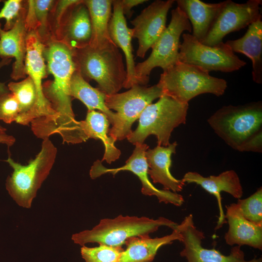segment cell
I'll list each match as a JSON object with an SVG mask.
<instances>
[{
    "label": "cell",
    "mask_w": 262,
    "mask_h": 262,
    "mask_svg": "<svg viewBox=\"0 0 262 262\" xmlns=\"http://www.w3.org/2000/svg\"><path fill=\"white\" fill-rule=\"evenodd\" d=\"M44 54L47 71L53 76V80L43 84V91L57 117L40 138L43 140L58 134L67 144L85 142L80 121L75 118L70 93L71 79L77 69L73 50L61 41L52 39L45 46Z\"/></svg>",
    "instance_id": "obj_1"
},
{
    "label": "cell",
    "mask_w": 262,
    "mask_h": 262,
    "mask_svg": "<svg viewBox=\"0 0 262 262\" xmlns=\"http://www.w3.org/2000/svg\"><path fill=\"white\" fill-rule=\"evenodd\" d=\"M78 70L86 81L94 80L98 89L106 95L118 93L126 79L123 56L115 44L102 48L87 46L74 50Z\"/></svg>",
    "instance_id": "obj_2"
},
{
    "label": "cell",
    "mask_w": 262,
    "mask_h": 262,
    "mask_svg": "<svg viewBox=\"0 0 262 262\" xmlns=\"http://www.w3.org/2000/svg\"><path fill=\"white\" fill-rule=\"evenodd\" d=\"M57 154V147L48 138L43 140L39 152L27 164L17 163L10 157L4 160L13 170L6 179V189L18 205L31 208L38 190L49 174Z\"/></svg>",
    "instance_id": "obj_3"
},
{
    "label": "cell",
    "mask_w": 262,
    "mask_h": 262,
    "mask_svg": "<svg viewBox=\"0 0 262 262\" xmlns=\"http://www.w3.org/2000/svg\"><path fill=\"white\" fill-rule=\"evenodd\" d=\"M178 224L164 217L156 219L147 217L123 216L101 219L91 229L73 234L72 240L82 246L97 243L113 246H122L131 237L149 235L162 226L174 230Z\"/></svg>",
    "instance_id": "obj_4"
},
{
    "label": "cell",
    "mask_w": 262,
    "mask_h": 262,
    "mask_svg": "<svg viewBox=\"0 0 262 262\" xmlns=\"http://www.w3.org/2000/svg\"><path fill=\"white\" fill-rule=\"evenodd\" d=\"M188 109V104L180 103L164 94L157 102L144 109L138 118L137 128L127 139L135 146L144 144L148 136L154 135L158 145L167 146L174 129L185 124Z\"/></svg>",
    "instance_id": "obj_5"
},
{
    "label": "cell",
    "mask_w": 262,
    "mask_h": 262,
    "mask_svg": "<svg viewBox=\"0 0 262 262\" xmlns=\"http://www.w3.org/2000/svg\"><path fill=\"white\" fill-rule=\"evenodd\" d=\"M164 95L184 104L201 94L223 95L226 80L211 76L200 67L180 62L163 71L158 83Z\"/></svg>",
    "instance_id": "obj_6"
},
{
    "label": "cell",
    "mask_w": 262,
    "mask_h": 262,
    "mask_svg": "<svg viewBox=\"0 0 262 262\" xmlns=\"http://www.w3.org/2000/svg\"><path fill=\"white\" fill-rule=\"evenodd\" d=\"M207 121L217 136L238 151L248 138L262 130V103L224 106Z\"/></svg>",
    "instance_id": "obj_7"
},
{
    "label": "cell",
    "mask_w": 262,
    "mask_h": 262,
    "mask_svg": "<svg viewBox=\"0 0 262 262\" xmlns=\"http://www.w3.org/2000/svg\"><path fill=\"white\" fill-rule=\"evenodd\" d=\"M184 31L191 33L192 26L184 13L177 7L171 11L170 22L152 47L149 56L135 65V75L138 84H147L149 75L154 68L160 67L164 71L179 62L180 38Z\"/></svg>",
    "instance_id": "obj_8"
},
{
    "label": "cell",
    "mask_w": 262,
    "mask_h": 262,
    "mask_svg": "<svg viewBox=\"0 0 262 262\" xmlns=\"http://www.w3.org/2000/svg\"><path fill=\"white\" fill-rule=\"evenodd\" d=\"M163 95L162 88L157 83L149 87L135 84L125 92L106 95V106L115 111L118 117L117 122L109 130V136L115 142L127 138L132 132L133 123L144 109Z\"/></svg>",
    "instance_id": "obj_9"
},
{
    "label": "cell",
    "mask_w": 262,
    "mask_h": 262,
    "mask_svg": "<svg viewBox=\"0 0 262 262\" xmlns=\"http://www.w3.org/2000/svg\"><path fill=\"white\" fill-rule=\"evenodd\" d=\"M178 61L195 66L208 72L219 71L231 72L244 66L246 62L241 60L223 42L215 46L202 44L192 34L182 35Z\"/></svg>",
    "instance_id": "obj_10"
},
{
    "label": "cell",
    "mask_w": 262,
    "mask_h": 262,
    "mask_svg": "<svg viewBox=\"0 0 262 262\" xmlns=\"http://www.w3.org/2000/svg\"><path fill=\"white\" fill-rule=\"evenodd\" d=\"M135 146L131 155L126 161L125 164L121 167L108 168L102 165L101 161H95L90 170L91 178L95 179L105 174H111L115 176L120 171H129L136 175L140 180L143 194L156 196L160 202L170 203L177 206L182 205L184 199L181 195L170 191L159 189L149 180L147 173L148 167L145 156L148 146L144 143Z\"/></svg>",
    "instance_id": "obj_11"
},
{
    "label": "cell",
    "mask_w": 262,
    "mask_h": 262,
    "mask_svg": "<svg viewBox=\"0 0 262 262\" xmlns=\"http://www.w3.org/2000/svg\"><path fill=\"white\" fill-rule=\"evenodd\" d=\"M262 1L249 0L244 3H238L230 0H226L208 34L200 42L209 46H215L222 42L228 34L248 26L262 15Z\"/></svg>",
    "instance_id": "obj_12"
},
{
    "label": "cell",
    "mask_w": 262,
    "mask_h": 262,
    "mask_svg": "<svg viewBox=\"0 0 262 262\" xmlns=\"http://www.w3.org/2000/svg\"><path fill=\"white\" fill-rule=\"evenodd\" d=\"M175 229L182 236L181 242L184 248L180 255L186 259L187 262H262L261 259L246 260L245 253L239 246L232 248L229 255H224L214 248L203 247L202 241L205 237L195 225L191 214L178 224Z\"/></svg>",
    "instance_id": "obj_13"
},
{
    "label": "cell",
    "mask_w": 262,
    "mask_h": 262,
    "mask_svg": "<svg viewBox=\"0 0 262 262\" xmlns=\"http://www.w3.org/2000/svg\"><path fill=\"white\" fill-rule=\"evenodd\" d=\"M174 0H155L131 21L133 25L132 38L138 40L137 56L144 58L147 52L166 28L168 12Z\"/></svg>",
    "instance_id": "obj_14"
},
{
    "label": "cell",
    "mask_w": 262,
    "mask_h": 262,
    "mask_svg": "<svg viewBox=\"0 0 262 262\" xmlns=\"http://www.w3.org/2000/svg\"><path fill=\"white\" fill-rule=\"evenodd\" d=\"M181 180L184 183H193L200 185L209 193L215 196L219 212L215 229H220L226 223L222 204L221 192H226L237 199H240L243 194L240 178L233 170H226L218 176L212 175L206 177L196 172H188Z\"/></svg>",
    "instance_id": "obj_15"
},
{
    "label": "cell",
    "mask_w": 262,
    "mask_h": 262,
    "mask_svg": "<svg viewBox=\"0 0 262 262\" xmlns=\"http://www.w3.org/2000/svg\"><path fill=\"white\" fill-rule=\"evenodd\" d=\"M61 27L60 41L73 50L89 45L92 35L91 23L88 10L83 0H80L68 10Z\"/></svg>",
    "instance_id": "obj_16"
},
{
    "label": "cell",
    "mask_w": 262,
    "mask_h": 262,
    "mask_svg": "<svg viewBox=\"0 0 262 262\" xmlns=\"http://www.w3.org/2000/svg\"><path fill=\"white\" fill-rule=\"evenodd\" d=\"M225 218L229 225L225 235L229 246L246 245L256 249H262V225L255 224L244 217L237 203L226 206Z\"/></svg>",
    "instance_id": "obj_17"
},
{
    "label": "cell",
    "mask_w": 262,
    "mask_h": 262,
    "mask_svg": "<svg viewBox=\"0 0 262 262\" xmlns=\"http://www.w3.org/2000/svg\"><path fill=\"white\" fill-rule=\"evenodd\" d=\"M177 143L174 142L166 147L157 145L148 149L145 154L148 165V175L154 183H160L164 190L177 193L183 189L185 183L171 174V156L176 153Z\"/></svg>",
    "instance_id": "obj_18"
},
{
    "label": "cell",
    "mask_w": 262,
    "mask_h": 262,
    "mask_svg": "<svg viewBox=\"0 0 262 262\" xmlns=\"http://www.w3.org/2000/svg\"><path fill=\"white\" fill-rule=\"evenodd\" d=\"M112 6L113 11L109 24V33L112 41L124 54L127 77L123 87L129 89L138 84L135 78V64L131 44L132 30L127 25L119 0H113Z\"/></svg>",
    "instance_id": "obj_19"
},
{
    "label": "cell",
    "mask_w": 262,
    "mask_h": 262,
    "mask_svg": "<svg viewBox=\"0 0 262 262\" xmlns=\"http://www.w3.org/2000/svg\"><path fill=\"white\" fill-rule=\"evenodd\" d=\"M26 29L24 20L20 17L14 26L5 31L0 23V57L3 59L15 58L11 78L14 80L25 78Z\"/></svg>",
    "instance_id": "obj_20"
},
{
    "label": "cell",
    "mask_w": 262,
    "mask_h": 262,
    "mask_svg": "<svg viewBox=\"0 0 262 262\" xmlns=\"http://www.w3.org/2000/svg\"><path fill=\"white\" fill-rule=\"evenodd\" d=\"M234 52L244 54L252 64V76L257 83H262V15L248 26L244 36L225 43Z\"/></svg>",
    "instance_id": "obj_21"
},
{
    "label": "cell",
    "mask_w": 262,
    "mask_h": 262,
    "mask_svg": "<svg viewBox=\"0 0 262 262\" xmlns=\"http://www.w3.org/2000/svg\"><path fill=\"white\" fill-rule=\"evenodd\" d=\"M176 2L191 23L192 35L201 42L208 34L226 0L215 3L199 0H178Z\"/></svg>",
    "instance_id": "obj_22"
},
{
    "label": "cell",
    "mask_w": 262,
    "mask_h": 262,
    "mask_svg": "<svg viewBox=\"0 0 262 262\" xmlns=\"http://www.w3.org/2000/svg\"><path fill=\"white\" fill-rule=\"evenodd\" d=\"M181 240L180 233L176 229L162 237L151 238L149 235L131 237L125 243L126 248L121 253L119 262H151L161 246Z\"/></svg>",
    "instance_id": "obj_23"
},
{
    "label": "cell",
    "mask_w": 262,
    "mask_h": 262,
    "mask_svg": "<svg viewBox=\"0 0 262 262\" xmlns=\"http://www.w3.org/2000/svg\"><path fill=\"white\" fill-rule=\"evenodd\" d=\"M82 129L87 139H99L104 146L101 162L111 164L119 159L121 151L115 145V141L109 135L110 123L105 115L100 112L88 111L85 119L80 121Z\"/></svg>",
    "instance_id": "obj_24"
},
{
    "label": "cell",
    "mask_w": 262,
    "mask_h": 262,
    "mask_svg": "<svg viewBox=\"0 0 262 262\" xmlns=\"http://www.w3.org/2000/svg\"><path fill=\"white\" fill-rule=\"evenodd\" d=\"M112 2V0H83L90 17L92 35L89 46L92 48H102L115 44L109 33Z\"/></svg>",
    "instance_id": "obj_25"
},
{
    "label": "cell",
    "mask_w": 262,
    "mask_h": 262,
    "mask_svg": "<svg viewBox=\"0 0 262 262\" xmlns=\"http://www.w3.org/2000/svg\"><path fill=\"white\" fill-rule=\"evenodd\" d=\"M70 93L71 97L82 102L88 111L98 110L106 115L112 126L117 122L116 113L109 110L105 104L106 95L98 88L92 86L77 69L71 79Z\"/></svg>",
    "instance_id": "obj_26"
},
{
    "label": "cell",
    "mask_w": 262,
    "mask_h": 262,
    "mask_svg": "<svg viewBox=\"0 0 262 262\" xmlns=\"http://www.w3.org/2000/svg\"><path fill=\"white\" fill-rule=\"evenodd\" d=\"M7 87L19 105V114L16 123L22 125H29L31 122L37 99V92L33 81L28 76L19 82H10Z\"/></svg>",
    "instance_id": "obj_27"
},
{
    "label": "cell",
    "mask_w": 262,
    "mask_h": 262,
    "mask_svg": "<svg viewBox=\"0 0 262 262\" xmlns=\"http://www.w3.org/2000/svg\"><path fill=\"white\" fill-rule=\"evenodd\" d=\"M122 246H113L105 245L89 247L83 246L81 249L82 258L86 262H119Z\"/></svg>",
    "instance_id": "obj_28"
},
{
    "label": "cell",
    "mask_w": 262,
    "mask_h": 262,
    "mask_svg": "<svg viewBox=\"0 0 262 262\" xmlns=\"http://www.w3.org/2000/svg\"><path fill=\"white\" fill-rule=\"evenodd\" d=\"M236 203L245 218L255 224L262 225V187L249 197L238 199Z\"/></svg>",
    "instance_id": "obj_29"
},
{
    "label": "cell",
    "mask_w": 262,
    "mask_h": 262,
    "mask_svg": "<svg viewBox=\"0 0 262 262\" xmlns=\"http://www.w3.org/2000/svg\"><path fill=\"white\" fill-rule=\"evenodd\" d=\"M19 114L18 102L11 93L0 98V120L6 124H11L16 121Z\"/></svg>",
    "instance_id": "obj_30"
},
{
    "label": "cell",
    "mask_w": 262,
    "mask_h": 262,
    "mask_svg": "<svg viewBox=\"0 0 262 262\" xmlns=\"http://www.w3.org/2000/svg\"><path fill=\"white\" fill-rule=\"evenodd\" d=\"M53 1L51 0H33L34 13L38 25L36 33L41 40L47 34L49 13L52 6Z\"/></svg>",
    "instance_id": "obj_31"
},
{
    "label": "cell",
    "mask_w": 262,
    "mask_h": 262,
    "mask_svg": "<svg viewBox=\"0 0 262 262\" xmlns=\"http://www.w3.org/2000/svg\"><path fill=\"white\" fill-rule=\"evenodd\" d=\"M22 0H7L4 1L2 8L0 10V20L4 19L5 23L3 30L11 29L17 19L21 16Z\"/></svg>",
    "instance_id": "obj_32"
},
{
    "label": "cell",
    "mask_w": 262,
    "mask_h": 262,
    "mask_svg": "<svg viewBox=\"0 0 262 262\" xmlns=\"http://www.w3.org/2000/svg\"><path fill=\"white\" fill-rule=\"evenodd\" d=\"M240 152H262V130L248 138L238 149Z\"/></svg>",
    "instance_id": "obj_33"
},
{
    "label": "cell",
    "mask_w": 262,
    "mask_h": 262,
    "mask_svg": "<svg viewBox=\"0 0 262 262\" xmlns=\"http://www.w3.org/2000/svg\"><path fill=\"white\" fill-rule=\"evenodd\" d=\"M80 0H60L56 6L55 12L56 27L60 28L62 19L68 10L73 5L78 3Z\"/></svg>",
    "instance_id": "obj_34"
},
{
    "label": "cell",
    "mask_w": 262,
    "mask_h": 262,
    "mask_svg": "<svg viewBox=\"0 0 262 262\" xmlns=\"http://www.w3.org/2000/svg\"><path fill=\"white\" fill-rule=\"evenodd\" d=\"M146 0H119L120 4L123 14L126 15L128 18H130L132 15L131 9L138 5L146 2Z\"/></svg>",
    "instance_id": "obj_35"
},
{
    "label": "cell",
    "mask_w": 262,
    "mask_h": 262,
    "mask_svg": "<svg viewBox=\"0 0 262 262\" xmlns=\"http://www.w3.org/2000/svg\"><path fill=\"white\" fill-rule=\"evenodd\" d=\"M11 59H3L0 61V69L3 66L8 64ZM7 85L0 81V98L3 95L10 93ZM6 129L0 124V134H6Z\"/></svg>",
    "instance_id": "obj_36"
},
{
    "label": "cell",
    "mask_w": 262,
    "mask_h": 262,
    "mask_svg": "<svg viewBox=\"0 0 262 262\" xmlns=\"http://www.w3.org/2000/svg\"><path fill=\"white\" fill-rule=\"evenodd\" d=\"M16 142V139L13 135L7 134H0V144L6 145L10 147L12 146Z\"/></svg>",
    "instance_id": "obj_37"
},
{
    "label": "cell",
    "mask_w": 262,
    "mask_h": 262,
    "mask_svg": "<svg viewBox=\"0 0 262 262\" xmlns=\"http://www.w3.org/2000/svg\"><path fill=\"white\" fill-rule=\"evenodd\" d=\"M1 1V0H0V2Z\"/></svg>",
    "instance_id": "obj_38"
}]
</instances>
